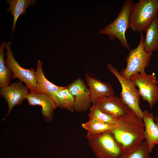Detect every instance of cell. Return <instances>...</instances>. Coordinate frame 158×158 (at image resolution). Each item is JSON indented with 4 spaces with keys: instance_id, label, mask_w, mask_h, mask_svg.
<instances>
[{
    "instance_id": "6da1fadb",
    "label": "cell",
    "mask_w": 158,
    "mask_h": 158,
    "mask_svg": "<svg viewBox=\"0 0 158 158\" xmlns=\"http://www.w3.org/2000/svg\"><path fill=\"white\" fill-rule=\"evenodd\" d=\"M145 126L142 120L131 109L118 118L110 133L124 152L139 145L145 139Z\"/></svg>"
},
{
    "instance_id": "ffe728a7",
    "label": "cell",
    "mask_w": 158,
    "mask_h": 158,
    "mask_svg": "<svg viewBox=\"0 0 158 158\" xmlns=\"http://www.w3.org/2000/svg\"><path fill=\"white\" fill-rule=\"evenodd\" d=\"M7 42L3 41L0 45V87L6 86L11 83L10 81L12 77L11 71L6 65L4 57L6 53L4 49Z\"/></svg>"
},
{
    "instance_id": "ba28073f",
    "label": "cell",
    "mask_w": 158,
    "mask_h": 158,
    "mask_svg": "<svg viewBox=\"0 0 158 158\" xmlns=\"http://www.w3.org/2000/svg\"><path fill=\"white\" fill-rule=\"evenodd\" d=\"M11 43L7 42L6 46V59L5 63L11 71L12 79L18 78L24 83L30 91H36L35 71L33 68L25 69L21 66L15 59L11 49Z\"/></svg>"
},
{
    "instance_id": "cb8c5ba5",
    "label": "cell",
    "mask_w": 158,
    "mask_h": 158,
    "mask_svg": "<svg viewBox=\"0 0 158 158\" xmlns=\"http://www.w3.org/2000/svg\"><path fill=\"white\" fill-rule=\"evenodd\" d=\"M158 1V0H157Z\"/></svg>"
},
{
    "instance_id": "603a6c76",
    "label": "cell",
    "mask_w": 158,
    "mask_h": 158,
    "mask_svg": "<svg viewBox=\"0 0 158 158\" xmlns=\"http://www.w3.org/2000/svg\"><path fill=\"white\" fill-rule=\"evenodd\" d=\"M154 120L155 123L158 126V116L154 117Z\"/></svg>"
},
{
    "instance_id": "d4e9b609",
    "label": "cell",
    "mask_w": 158,
    "mask_h": 158,
    "mask_svg": "<svg viewBox=\"0 0 158 158\" xmlns=\"http://www.w3.org/2000/svg\"></svg>"
},
{
    "instance_id": "5bb4252c",
    "label": "cell",
    "mask_w": 158,
    "mask_h": 158,
    "mask_svg": "<svg viewBox=\"0 0 158 158\" xmlns=\"http://www.w3.org/2000/svg\"><path fill=\"white\" fill-rule=\"evenodd\" d=\"M85 78L89 87L92 103L101 97L114 95L110 84L103 82L87 74H85Z\"/></svg>"
},
{
    "instance_id": "44dd1931",
    "label": "cell",
    "mask_w": 158,
    "mask_h": 158,
    "mask_svg": "<svg viewBox=\"0 0 158 158\" xmlns=\"http://www.w3.org/2000/svg\"><path fill=\"white\" fill-rule=\"evenodd\" d=\"M89 119L95 120L104 123L115 125L118 118L102 111L97 106L93 104L90 107L88 114Z\"/></svg>"
},
{
    "instance_id": "2e32d148",
    "label": "cell",
    "mask_w": 158,
    "mask_h": 158,
    "mask_svg": "<svg viewBox=\"0 0 158 158\" xmlns=\"http://www.w3.org/2000/svg\"><path fill=\"white\" fill-rule=\"evenodd\" d=\"M146 35L143 42L144 49L152 54L158 50V17L156 15L146 30Z\"/></svg>"
},
{
    "instance_id": "277c9868",
    "label": "cell",
    "mask_w": 158,
    "mask_h": 158,
    "mask_svg": "<svg viewBox=\"0 0 158 158\" xmlns=\"http://www.w3.org/2000/svg\"><path fill=\"white\" fill-rule=\"evenodd\" d=\"M88 145L96 158H121L124 152L110 132L87 135Z\"/></svg>"
},
{
    "instance_id": "5b68a950",
    "label": "cell",
    "mask_w": 158,
    "mask_h": 158,
    "mask_svg": "<svg viewBox=\"0 0 158 158\" xmlns=\"http://www.w3.org/2000/svg\"><path fill=\"white\" fill-rule=\"evenodd\" d=\"M140 36L139 44L136 48L130 50L125 59L127 62L126 68L119 73L125 78L130 79L136 74L145 72V68L149 66L152 54L145 51L143 46L144 38L142 32Z\"/></svg>"
},
{
    "instance_id": "ac0fdd59",
    "label": "cell",
    "mask_w": 158,
    "mask_h": 158,
    "mask_svg": "<svg viewBox=\"0 0 158 158\" xmlns=\"http://www.w3.org/2000/svg\"><path fill=\"white\" fill-rule=\"evenodd\" d=\"M54 100L57 107L71 112L74 111L75 99L69 92L68 86L56 92Z\"/></svg>"
},
{
    "instance_id": "30bf717a",
    "label": "cell",
    "mask_w": 158,
    "mask_h": 158,
    "mask_svg": "<svg viewBox=\"0 0 158 158\" xmlns=\"http://www.w3.org/2000/svg\"><path fill=\"white\" fill-rule=\"evenodd\" d=\"M68 88L75 99L74 111H86L92 102L89 89L84 82L79 78L68 85Z\"/></svg>"
},
{
    "instance_id": "8992f818",
    "label": "cell",
    "mask_w": 158,
    "mask_h": 158,
    "mask_svg": "<svg viewBox=\"0 0 158 158\" xmlns=\"http://www.w3.org/2000/svg\"><path fill=\"white\" fill-rule=\"evenodd\" d=\"M107 67L110 72L117 78L121 85L122 90L120 96L121 100L142 120L143 111L140 106V96L136 86L130 79L122 77L110 63L107 64Z\"/></svg>"
},
{
    "instance_id": "8fae6325",
    "label": "cell",
    "mask_w": 158,
    "mask_h": 158,
    "mask_svg": "<svg viewBox=\"0 0 158 158\" xmlns=\"http://www.w3.org/2000/svg\"><path fill=\"white\" fill-rule=\"evenodd\" d=\"M92 104L102 111L116 118L125 114L130 109L120 98L114 95L99 98Z\"/></svg>"
},
{
    "instance_id": "4fadbf2b",
    "label": "cell",
    "mask_w": 158,
    "mask_h": 158,
    "mask_svg": "<svg viewBox=\"0 0 158 158\" xmlns=\"http://www.w3.org/2000/svg\"><path fill=\"white\" fill-rule=\"evenodd\" d=\"M42 62L38 61L35 71L37 92L47 94L53 99L55 94L66 86H60L56 85L47 80L44 75L42 69Z\"/></svg>"
},
{
    "instance_id": "9a60e30c",
    "label": "cell",
    "mask_w": 158,
    "mask_h": 158,
    "mask_svg": "<svg viewBox=\"0 0 158 158\" xmlns=\"http://www.w3.org/2000/svg\"><path fill=\"white\" fill-rule=\"evenodd\" d=\"M153 114L147 110L143 111L142 120L145 126V138L150 153L154 146L158 145V126L155 123Z\"/></svg>"
},
{
    "instance_id": "d6986e66",
    "label": "cell",
    "mask_w": 158,
    "mask_h": 158,
    "mask_svg": "<svg viewBox=\"0 0 158 158\" xmlns=\"http://www.w3.org/2000/svg\"><path fill=\"white\" fill-rule=\"evenodd\" d=\"M114 126L92 119H89L87 122L81 124L82 127L87 131V135H90L110 132Z\"/></svg>"
},
{
    "instance_id": "7402d4cb",
    "label": "cell",
    "mask_w": 158,
    "mask_h": 158,
    "mask_svg": "<svg viewBox=\"0 0 158 158\" xmlns=\"http://www.w3.org/2000/svg\"><path fill=\"white\" fill-rule=\"evenodd\" d=\"M145 140L139 145L124 152L121 158H151Z\"/></svg>"
},
{
    "instance_id": "7a4b0ae2",
    "label": "cell",
    "mask_w": 158,
    "mask_h": 158,
    "mask_svg": "<svg viewBox=\"0 0 158 158\" xmlns=\"http://www.w3.org/2000/svg\"><path fill=\"white\" fill-rule=\"evenodd\" d=\"M157 0H140L133 4L129 14V28L133 30L142 32L146 30L157 15Z\"/></svg>"
},
{
    "instance_id": "3957f363",
    "label": "cell",
    "mask_w": 158,
    "mask_h": 158,
    "mask_svg": "<svg viewBox=\"0 0 158 158\" xmlns=\"http://www.w3.org/2000/svg\"><path fill=\"white\" fill-rule=\"evenodd\" d=\"M133 3L132 0H126L116 19L99 31V34L108 35L111 41L118 39L120 41L121 46L129 51L131 50L125 34L129 28V16Z\"/></svg>"
},
{
    "instance_id": "e0dca14e",
    "label": "cell",
    "mask_w": 158,
    "mask_h": 158,
    "mask_svg": "<svg viewBox=\"0 0 158 158\" xmlns=\"http://www.w3.org/2000/svg\"><path fill=\"white\" fill-rule=\"evenodd\" d=\"M10 5L7 11L10 12L13 17L11 35L14 32L16 23L18 17L22 14L26 15V9L30 6H34L36 3L34 0H8L6 1Z\"/></svg>"
},
{
    "instance_id": "7c38bea8",
    "label": "cell",
    "mask_w": 158,
    "mask_h": 158,
    "mask_svg": "<svg viewBox=\"0 0 158 158\" xmlns=\"http://www.w3.org/2000/svg\"><path fill=\"white\" fill-rule=\"evenodd\" d=\"M26 99L30 105L41 107V113L46 122H49L52 120L54 110L57 106L50 96L36 91H30Z\"/></svg>"
},
{
    "instance_id": "52a82bcc",
    "label": "cell",
    "mask_w": 158,
    "mask_h": 158,
    "mask_svg": "<svg viewBox=\"0 0 158 158\" xmlns=\"http://www.w3.org/2000/svg\"><path fill=\"white\" fill-rule=\"evenodd\" d=\"M130 79L138 87L143 100L147 101L152 108L158 101V81L155 73L147 74L145 72L136 74Z\"/></svg>"
},
{
    "instance_id": "9c48e42d",
    "label": "cell",
    "mask_w": 158,
    "mask_h": 158,
    "mask_svg": "<svg viewBox=\"0 0 158 158\" xmlns=\"http://www.w3.org/2000/svg\"><path fill=\"white\" fill-rule=\"evenodd\" d=\"M20 81L11 83L9 85L0 88V95L7 102L8 110L5 117L10 114L12 109L16 105H20L24 99H27L29 93V89Z\"/></svg>"
}]
</instances>
